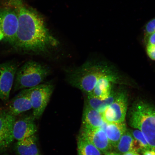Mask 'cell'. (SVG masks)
I'll list each match as a JSON object with an SVG mask.
<instances>
[{
    "label": "cell",
    "mask_w": 155,
    "mask_h": 155,
    "mask_svg": "<svg viewBox=\"0 0 155 155\" xmlns=\"http://www.w3.org/2000/svg\"><path fill=\"white\" fill-rule=\"evenodd\" d=\"M104 155H122V154L118 153L117 152H108L106 153Z\"/></svg>",
    "instance_id": "obj_25"
},
{
    "label": "cell",
    "mask_w": 155,
    "mask_h": 155,
    "mask_svg": "<svg viewBox=\"0 0 155 155\" xmlns=\"http://www.w3.org/2000/svg\"><path fill=\"white\" fill-rule=\"evenodd\" d=\"M30 89L32 116L35 119H38L48 105L53 92L54 86L50 84H40Z\"/></svg>",
    "instance_id": "obj_5"
},
{
    "label": "cell",
    "mask_w": 155,
    "mask_h": 155,
    "mask_svg": "<svg viewBox=\"0 0 155 155\" xmlns=\"http://www.w3.org/2000/svg\"><path fill=\"white\" fill-rule=\"evenodd\" d=\"M48 68L33 61L25 63L17 71L15 81V91L28 89L41 84L49 75Z\"/></svg>",
    "instance_id": "obj_4"
},
{
    "label": "cell",
    "mask_w": 155,
    "mask_h": 155,
    "mask_svg": "<svg viewBox=\"0 0 155 155\" xmlns=\"http://www.w3.org/2000/svg\"><path fill=\"white\" fill-rule=\"evenodd\" d=\"M37 140V137L35 134L18 141L15 146V150L17 154L18 155L39 154Z\"/></svg>",
    "instance_id": "obj_17"
},
{
    "label": "cell",
    "mask_w": 155,
    "mask_h": 155,
    "mask_svg": "<svg viewBox=\"0 0 155 155\" xmlns=\"http://www.w3.org/2000/svg\"><path fill=\"white\" fill-rule=\"evenodd\" d=\"M115 148L117 153L121 154L128 152H140L136 141L128 129L122 136Z\"/></svg>",
    "instance_id": "obj_16"
},
{
    "label": "cell",
    "mask_w": 155,
    "mask_h": 155,
    "mask_svg": "<svg viewBox=\"0 0 155 155\" xmlns=\"http://www.w3.org/2000/svg\"><path fill=\"white\" fill-rule=\"evenodd\" d=\"M144 32L145 37L155 32V18L149 21L145 25Z\"/></svg>",
    "instance_id": "obj_21"
},
{
    "label": "cell",
    "mask_w": 155,
    "mask_h": 155,
    "mask_svg": "<svg viewBox=\"0 0 155 155\" xmlns=\"http://www.w3.org/2000/svg\"><path fill=\"white\" fill-rule=\"evenodd\" d=\"M104 123L101 113L85 104L82 116V128H98L101 127Z\"/></svg>",
    "instance_id": "obj_14"
},
{
    "label": "cell",
    "mask_w": 155,
    "mask_h": 155,
    "mask_svg": "<svg viewBox=\"0 0 155 155\" xmlns=\"http://www.w3.org/2000/svg\"><path fill=\"white\" fill-rule=\"evenodd\" d=\"M18 26L16 12L9 9H0V34L12 45L14 44Z\"/></svg>",
    "instance_id": "obj_7"
},
{
    "label": "cell",
    "mask_w": 155,
    "mask_h": 155,
    "mask_svg": "<svg viewBox=\"0 0 155 155\" xmlns=\"http://www.w3.org/2000/svg\"><path fill=\"white\" fill-rule=\"evenodd\" d=\"M16 11L18 26L13 46L20 51L45 53L59 42L46 26L43 17L34 10L19 5Z\"/></svg>",
    "instance_id": "obj_1"
},
{
    "label": "cell",
    "mask_w": 155,
    "mask_h": 155,
    "mask_svg": "<svg viewBox=\"0 0 155 155\" xmlns=\"http://www.w3.org/2000/svg\"><path fill=\"white\" fill-rule=\"evenodd\" d=\"M128 98L126 92L117 93L115 100L102 115L106 123L124 122L127 107Z\"/></svg>",
    "instance_id": "obj_6"
},
{
    "label": "cell",
    "mask_w": 155,
    "mask_h": 155,
    "mask_svg": "<svg viewBox=\"0 0 155 155\" xmlns=\"http://www.w3.org/2000/svg\"><path fill=\"white\" fill-rule=\"evenodd\" d=\"M111 74L106 68L88 62L70 71L67 79L71 86L87 94L92 92L100 79Z\"/></svg>",
    "instance_id": "obj_3"
},
{
    "label": "cell",
    "mask_w": 155,
    "mask_h": 155,
    "mask_svg": "<svg viewBox=\"0 0 155 155\" xmlns=\"http://www.w3.org/2000/svg\"><path fill=\"white\" fill-rule=\"evenodd\" d=\"M17 71V66L14 63L0 64V99L4 102L8 100Z\"/></svg>",
    "instance_id": "obj_8"
},
{
    "label": "cell",
    "mask_w": 155,
    "mask_h": 155,
    "mask_svg": "<svg viewBox=\"0 0 155 155\" xmlns=\"http://www.w3.org/2000/svg\"><path fill=\"white\" fill-rule=\"evenodd\" d=\"M30 89L22 90L10 102L9 112L15 116L32 108L30 99Z\"/></svg>",
    "instance_id": "obj_12"
},
{
    "label": "cell",
    "mask_w": 155,
    "mask_h": 155,
    "mask_svg": "<svg viewBox=\"0 0 155 155\" xmlns=\"http://www.w3.org/2000/svg\"><path fill=\"white\" fill-rule=\"evenodd\" d=\"M122 155H140L138 153H137L136 152H128L127 153H124Z\"/></svg>",
    "instance_id": "obj_24"
},
{
    "label": "cell",
    "mask_w": 155,
    "mask_h": 155,
    "mask_svg": "<svg viewBox=\"0 0 155 155\" xmlns=\"http://www.w3.org/2000/svg\"><path fill=\"white\" fill-rule=\"evenodd\" d=\"M33 116H26L15 121L13 126L14 139L18 141L34 135L37 131Z\"/></svg>",
    "instance_id": "obj_11"
},
{
    "label": "cell",
    "mask_w": 155,
    "mask_h": 155,
    "mask_svg": "<svg viewBox=\"0 0 155 155\" xmlns=\"http://www.w3.org/2000/svg\"><path fill=\"white\" fill-rule=\"evenodd\" d=\"M38 155H39V154H38Z\"/></svg>",
    "instance_id": "obj_26"
},
{
    "label": "cell",
    "mask_w": 155,
    "mask_h": 155,
    "mask_svg": "<svg viewBox=\"0 0 155 155\" xmlns=\"http://www.w3.org/2000/svg\"><path fill=\"white\" fill-rule=\"evenodd\" d=\"M129 124L140 130L155 151V107L143 101L135 102L130 113Z\"/></svg>",
    "instance_id": "obj_2"
},
{
    "label": "cell",
    "mask_w": 155,
    "mask_h": 155,
    "mask_svg": "<svg viewBox=\"0 0 155 155\" xmlns=\"http://www.w3.org/2000/svg\"><path fill=\"white\" fill-rule=\"evenodd\" d=\"M15 117L9 112L0 114V150L8 147L14 140Z\"/></svg>",
    "instance_id": "obj_10"
},
{
    "label": "cell",
    "mask_w": 155,
    "mask_h": 155,
    "mask_svg": "<svg viewBox=\"0 0 155 155\" xmlns=\"http://www.w3.org/2000/svg\"><path fill=\"white\" fill-rule=\"evenodd\" d=\"M117 93L112 92L109 97L104 100L100 99L95 97L87 94L85 104L97 111L102 113L113 103Z\"/></svg>",
    "instance_id": "obj_18"
},
{
    "label": "cell",
    "mask_w": 155,
    "mask_h": 155,
    "mask_svg": "<svg viewBox=\"0 0 155 155\" xmlns=\"http://www.w3.org/2000/svg\"><path fill=\"white\" fill-rule=\"evenodd\" d=\"M77 147L78 155H102L97 148L80 135L78 139Z\"/></svg>",
    "instance_id": "obj_19"
},
{
    "label": "cell",
    "mask_w": 155,
    "mask_h": 155,
    "mask_svg": "<svg viewBox=\"0 0 155 155\" xmlns=\"http://www.w3.org/2000/svg\"><path fill=\"white\" fill-rule=\"evenodd\" d=\"M147 45L155 46V32L145 37Z\"/></svg>",
    "instance_id": "obj_23"
},
{
    "label": "cell",
    "mask_w": 155,
    "mask_h": 155,
    "mask_svg": "<svg viewBox=\"0 0 155 155\" xmlns=\"http://www.w3.org/2000/svg\"><path fill=\"white\" fill-rule=\"evenodd\" d=\"M101 127L105 131L112 147L114 148L127 130L125 121L122 123L104 122Z\"/></svg>",
    "instance_id": "obj_15"
},
{
    "label": "cell",
    "mask_w": 155,
    "mask_h": 155,
    "mask_svg": "<svg viewBox=\"0 0 155 155\" xmlns=\"http://www.w3.org/2000/svg\"><path fill=\"white\" fill-rule=\"evenodd\" d=\"M147 53L149 58L155 61V46L147 45Z\"/></svg>",
    "instance_id": "obj_22"
},
{
    "label": "cell",
    "mask_w": 155,
    "mask_h": 155,
    "mask_svg": "<svg viewBox=\"0 0 155 155\" xmlns=\"http://www.w3.org/2000/svg\"><path fill=\"white\" fill-rule=\"evenodd\" d=\"M113 74L102 78L98 81L91 92L87 94L101 100L109 97L112 94V83L117 81Z\"/></svg>",
    "instance_id": "obj_13"
},
{
    "label": "cell",
    "mask_w": 155,
    "mask_h": 155,
    "mask_svg": "<svg viewBox=\"0 0 155 155\" xmlns=\"http://www.w3.org/2000/svg\"><path fill=\"white\" fill-rule=\"evenodd\" d=\"M129 130L134 138L136 141L140 152L143 153L145 151L151 150L150 145L147 143L144 135L140 130L137 129Z\"/></svg>",
    "instance_id": "obj_20"
},
{
    "label": "cell",
    "mask_w": 155,
    "mask_h": 155,
    "mask_svg": "<svg viewBox=\"0 0 155 155\" xmlns=\"http://www.w3.org/2000/svg\"><path fill=\"white\" fill-rule=\"evenodd\" d=\"M80 135L90 141L104 154L110 152L112 147L102 128L95 129H81Z\"/></svg>",
    "instance_id": "obj_9"
}]
</instances>
